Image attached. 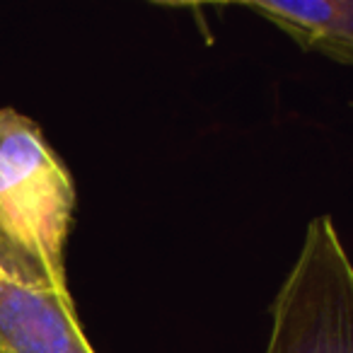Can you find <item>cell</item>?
I'll list each match as a JSON object with an SVG mask.
<instances>
[{"instance_id":"obj_1","label":"cell","mask_w":353,"mask_h":353,"mask_svg":"<svg viewBox=\"0 0 353 353\" xmlns=\"http://www.w3.org/2000/svg\"><path fill=\"white\" fill-rule=\"evenodd\" d=\"M78 189L34 119L0 107V279L70 295L65 250Z\"/></svg>"},{"instance_id":"obj_2","label":"cell","mask_w":353,"mask_h":353,"mask_svg":"<svg viewBox=\"0 0 353 353\" xmlns=\"http://www.w3.org/2000/svg\"><path fill=\"white\" fill-rule=\"evenodd\" d=\"M264 353H353V266L329 216L305 228L271 303Z\"/></svg>"},{"instance_id":"obj_3","label":"cell","mask_w":353,"mask_h":353,"mask_svg":"<svg viewBox=\"0 0 353 353\" xmlns=\"http://www.w3.org/2000/svg\"><path fill=\"white\" fill-rule=\"evenodd\" d=\"M0 353H94L73 295L0 279Z\"/></svg>"},{"instance_id":"obj_4","label":"cell","mask_w":353,"mask_h":353,"mask_svg":"<svg viewBox=\"0 0 353 353\" xmlns=\"http://www.w3.org/2000/svg\"><path fill=\"white\" fill-rule=\"evenodd\" d=\"M240 8L288 34L300 49L339 65L353 63V0H252Z\"/></svg>"}]
</instances>
